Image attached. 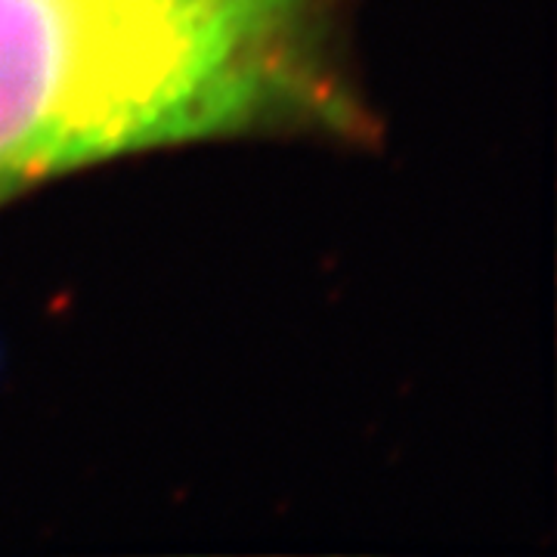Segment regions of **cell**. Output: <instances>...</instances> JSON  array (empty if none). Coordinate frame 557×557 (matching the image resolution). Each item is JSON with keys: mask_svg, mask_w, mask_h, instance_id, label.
Segmentation results:
<instances>
[{"mask_svg": "<svg viewBox=\"0 0 557 557\" xmlns=\"http://www.w3.org/2000/svg\"><path fill=\"white\" fill-rule=\"evenodd\" d=\"M310 0H0V196L60 171L347 115Z\"/></svg>", "mask_w": 557, "mask_h": 557, "instance_id": "obj_1", "label": "cell"}]
</instances>
